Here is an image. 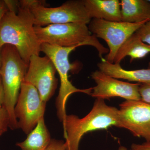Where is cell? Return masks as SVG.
Segmentation results:
<instances>
[{"label":"cell","instance_id":"cell-1","mask_svg":"<svg viewBox=\"0 0 150 150\" xmlns=\"http://www.w3.org/2000/svg\"><path fill=\"white\" fill-rule=\"evenodd\" d=\"M18 11H8L0 21V47L6 44L16 48L27 64L33 55H39L40 43L34 30V17L29 8L20 4Z\"/></svg>","mask_w":150,"mask_h":150},{"label":"cell","instance_id":"cell-2","mask_svg":"<svg viewBox=\"0 0 150 150\" xmlns=\"http://www.w3.org/2000/svg\"><path fill=\"white\" fill-rule=\"evenodd\" d=\"M62 123L66 150H79L82 138L89 132L112 126L121 128L119 109L107 105L104 100L100 98H96L91 111L83 118L67 115Z\"/></svg>","mask_w":150,"mask_h":150},{"label":"cell","instance_id":"cell-3","mask_svg":"<svg viewBox=\"0 0 150 150\" xmlns=\"http://www.w3.org/2000/svg\"><path fill=\"white\" fill-rule=\"evenodd\" d=\"M1 55L0 76L4 93L3 105L8 114L10 129L13 130L18 128L15 107L29 65L23 60L16 48L9 44L1 48Z\"/></svg>","mask_w":150,"mask_h":150},{"label":"cell","instance_id":"cell-4","mask_svg":"<svg viewBox=\"0 0 150 150\" xmlns=\"http://www.w3.org/2000/svg\"><path fill=\"white\" fill-rule=\"evenodd\" d=\"M34 30L41 44L47 43L62 47L90 46L94 47L100 58L109 50L99 42L97 38L90 31L84 23H73L50 24L45 26L34 25Z\"/></svg>","mask_w":150,"mask_h":150},{"label":"cell","instance_id":"cell-5","mask_svg":"<svg viewBox=\"0 0 150 150\" xmlns=\"http://www.w3.org/2000/svg\"><path fill=\"white\" fill-rule=\"evenodd\" d=\"M20 2L29 8L36 26L73 23L87 25L91 20L86 10L83 0H70L55 8L46 6V2L43 1L21 0Z\"/></svg>","mask_w":150,"mask_h":150},{"label":"cell","instance_id":"cell-6","mask_svg":"<svg viewBox=\"0 0 150 150\" xmlns=\"http://www.w3.org/2000/svg\"><path fill=\"white\" fill-rule=\"evenodd\" d=\"M76 48L59 47L47 43H42L40 46L41 52H43L52 61L60 77L61 86L56 105L57 116L62 123L67 115L66 105L70 96L78 92L91 96L93 90V88L83 89L76 88L69 80V71H73L74 73H76L78 69L76 65L70 64L69 60V55Z\"/></svg>","mask_w":150,"mask_h":150},{"label":"cell","instance_id":"cell-7","mask_svg":"<svg viewBox=\"0 0 150 150\" xmlns=\"http://www.w3.org/2000/svg\"><path fill=\"white\" fill-rule=\"evenodd\" d=\"M148 21L130 23L93 18L90 22L88 28L94 35L103 39L107 43L109 52L105 56V60L113 63L120 47L131 35Z\"/></svg>","mask_w":150,"mask_h":150},{"label":"cell","instance_id":"cell-8","mask_svg":"<svg viewBox=\"0 0 150 150\" xmlns=\"http://www.w3.org/2000/svg\"><path fill=\"white\" fill-rule=\"evenodd\" d=\"M46 104L35 87L23 81L14 110L18 128L28 135L44 117Z\"/></svg>","mask_w":150,"mask_h":150},{"label":"cell","instance_id":"cell-9","mask_svg":"<svg viewBox=\"0 0 150 150\" xmlns=\"http://www.w3.org/2000/svg\"><path fill=\"white\" fill-rule=\"evenodd\" d=\"M56 69L50 58L46 56L33 55L24 81L30 83L37 90L43 102L47 103L54 95L58 85L55 76Z\"/></svg>","mask_w":150,"mask_h":150},{"label":"cell","instance_id":"cell-10","mask_svg":"<svg viewBox=\"0 0 150 150\" xmlns=\"http://www.w3.org/2000/svg\"><path fill=\"white\" fill-rule=\"evenodd\" d=\"M119 116L121 128L150 142V104L141 100H126L120 105Z\"/></svg>","mask_w":150,"mask_h":150},{"label":"cell","instance_id":"cell-11","mask_svg":"<svg viewBox=\"0 0 150 150\" xmlns=\"http://www.w3.org/2000/svg\"><path fill=\"white\" fill-rule=\"evenodd\" d=\"M91 76L96 83V86L93 88L91 95L93 97L105 100L119 97L126 100H141L139 92L140 83L118 80L99 70L93 72Z\"/></svg>","mask_w":150,"mask_h":150},{"label":"cell","instance_id":"cell-12","mask_svg":"<svg viewBox=\"0 0 150 150\" xmlns=\"http://www.w3.org/2000/svg\"><path fill=\"white\" fill-rule=\"evenodd\" d=\"M83 3L91 19L121 21V7L119 0H83Z\"/></svg>","mask_w":150,"mask_h":150},{"label":"cell","instance_id":"cell-13","mask_svg":"<svg viewBox=\"0 0 150 150\" xmlns=\"http://www.w3.org/2000/svg\"><path fill=\"white\" fill-rule=\"evenodd\" d=\"M99 71L116 79H123L138 83L150 84V69L136 70H126L120 64L107 62L105 59L98 64Z\"/></svg>","mask_w":150,"mask_h":150},{"label":"cell","instance_id":"cell-14","mask_svg":"<svg viewBox=\"0 0 150 150\" xmlns=\"http://www.w3.org/2000/svg\"><path fill=\"white\" fill-rule=\"evenodd\" d=\"M121 21L137 23L150 20L149 0H121Z\"/></svg>","mask_w":150,"mask_h":150},{"label":"cell","instance_id":"cell-15","mask_svg":"<svg viewBox=\"0 0 150 150\" xmlns=\"http://www.w3.org/2000/svg\"><path fill=\"white\" fill-rule=\"evenodd\" d=\"M150 53V45L143 42L135 32L119 48L113 63L120 64L126 56H129L132 62L135 59L144 58Z\"/></svg>","mask_w":150,"mask_h":150},{"label":"cell","instance_id":"cell-16","mask_svg":"<svg viewBox=\"0 0 150 150\" xmlns=\"http://www.w3.org/2000/svg\"><path fill=\"white\" fill-rule=\"evenodd\" d=\"M50 133L45 124L44 117L28 135L26 139L16 143L21 150H46L51 141Z\"/></svg>","mask_w":150,"mask_h":150},{"label":"cell","instance_id":"cell-17","mask_svg":"<svg viewBox=\"0 0 150 150\" xmlns=\"http://www.w3.org/2000/svg\"><path fill=\"white\" fill-rule=\"evenodd\" d=\"M10 118L8 113L3 105L0 107V137L9 128Z\"/></svg>","mask_w":150,"mask_h":150},{"label":"cell","instance_id":"cell-18","mask_svg":"<svg viewBox=\"0 0 150 150\" xmlns=\"http://www.w3.org/2000/svg\"><path fill=\"white\" fill-rule=\"evenodd\" d=\"M136 33L143 42L150 45V20L143 25Z\"/></svg>","mask_w":150,"mask_h":150},{"label":"cell","instance_id":"cell-19","mask_svg":"<svg viewBox=\"0 0 150 150\" xmlns=\"http://www.w3.org/2000/svg\"><path fill=\"white\" fill-rule=\"evenodd\" d=\"M139 92L141 100L150 104V84H140Z\"/></svg>","mask_w":150,"mask_h":150},{"label":"cell","instance_id":"cell-20","mask_svg":"<svg viewBox=\"0 0 150 150\" xmlns=\"http://www.w3.org/2000/svg\"><path fill=\"white\" fill-rule=\"evenodd\" d=\"M46 150H66L65 142L62 140L51 139Z\"/></svg>","mask_w":150,"mask_h":150},{"label":"cell","instance_id":"cell-21","mask_svg":"<svg viewBox=\"0 0 150 150\" xmlns=\"http://www.w3.org/2000/svg\"><path fill=\"white\" fill-rule=\"evenodd\" d=\"M131 147L132 150H150V142H146L141 144H133Z\"/></svg>","mask_w":150,"mask_h":150},{"label":"cell","instance_id":"cell-22","mask_svg":"<svg viewBox=\"0 0 150 150\" xmlns=\"http://www.w3.org/2000/svg\"><path fill=\"white\" fill-rule=\"evenodd\" d=\"M8 11L4 1L0 0V21L6 12Z\"/></svg>","mask_w":150,"mask_h":150},{"label":"cell","instance_id":"cell-23","mask_svg":"<svg viewBox=\"0 0 150 150\" xmlns=\"http://www.w3.org/2000/svg\"><path fill=\"white\" fill-rule=\"evenodd\" d=\"M4 102V93L3 89L1 79L0 76V107L2 106Z\"/></svg>","mask_w":150,"mask_h":150},{"label":"cell","instance_id":"cell-24","mask_svg":"<svg viewBox=\"0 0 150 150\" xmlns=\"http://www.w3.org/2000/svg\"><path fill=\"white\" fill-rule=\"evenodd\" d=\"M118 150H132L128 149H127L125 147L123 146H121L119 147V148H118Z\"/></svg>","mask_w":150,"mask_h":150},{"label":"cell","instance_id":"cell-25","mask_svg":"<svg viewBox=\"0 0 150 150\" xmlns=\"http://www.w3.org/2000/svg\"><path fill=\"white\" fill-rule=\"evenodd\" d=\"M1 47H0V69H1Z\"/></svg>","mask_w":150,"mask_h":150},{"label":"cell","instance_id":"cell-26","mask_svg":"<svg viewBox=\"0 0 150 150\" xmlns=\"http://www.w3.org/2000/svg\"><path fill=\"white\" fill-rule=\"evenodd\" d=\"M149 69H150V61L149 62Z\"/></svg>","mask_w":150,"mask_h":150},{"label":"cell","instance_id":"cell-27","mask_svg":"<svg viewBox=\"0 0 150 150\" xmlns=\"http://www.w3.org/2000/svg\"><path fill=\"white\" fill-rule=\"evenodd\" d=\"M149 1L150 2V0H149Z\"/></svg>","mask_w":150,"mask_h":150}]
</instances>
